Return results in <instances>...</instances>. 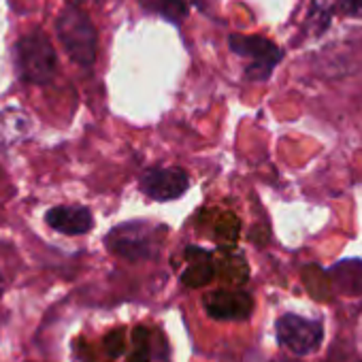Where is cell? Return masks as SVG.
I'll use <instances>...</instances> for the list:
<instances>
[{
    "mask_svg": "<svg viewBox=\"0 0 362 362\" xmlns=\"http://www.w3.org/2000/svg\"><path fill=\"white\" fill-rule=\"evenodd\" d=\"M337 9L347 18L362 20V0H337Z\"/></svg>",
    "mask_w": 362,
    "mask_h": 362,
    "instance_id": "obj_11",
    "label": "cell"
},
{
    "mask_svg": "<svg viewBox=\"0 0 362 362\" xmlns=\"http://www.w3.org/2000/svg\"><path fill=\"white\" fill-rule=\"evenodd\" d=\"M228 45L237 56L250 60L245 66V77L250 81H267L284 58V52L264 37L230 35Z\"/></svg>",
    "mask_w": 362,
    "mask_h": 362,
    "instance_id": "obj_4",
    "label": "cell"
},
{
    "mask_svg": "<svg viewBox=\"0 0 362 362\" xmlns=\"http://www.w3.org/2000/svg\"><path fill=\"white\" fill-rule=\"evenodd\" d=\"M211 277H214V267H211V264H207V260H203L199 267H192L190 271H186V273H184V281H186V284H190L192 288H201V286H205L207 281H211Z\"/></svg>",
    "mask_w": 362,
    "mask_h": 362,
    "instance_id": "obj_10",
    "label": "cell"
},
{
    "mask_svg": "<svg viewBox=\"0 0 362 362\" xmlns=\"http://www.w3.org/2000/svg\"><path fill=\"white\" fill-rule=\"evenodd\" d=\"M18 75L26 83L47 86L54 81L58 60L49 37L43 30H33L16 43Z\"/></svg>",
    "mask_w": 362,
    "mask_h": 362,
    "instance_id": "obj_2",
    "label": "cell"
},
{
    "mask_svg": "<svg viewBox=\"0 0 362 362\" xmlns=\"http://www.w3.org/2000/svg\"><path fill=\"white\" fill-rule=\"evenodd\" d=\"M105 349L109 351V356H119L122 349H124V337H122V330H113L111 334H107L105 339Z\"/></svg>",
    "mask_w": 362,
    "mask_h": 362,
    "instance_id": "obj_12",
    "label": "cell"
},
{
    "mask_svg": "<svg viewBox=\"0 0 362 362\" xmlns=\"http://www.w3.org/2000/svg\"><path fill=\"white\" fill-rule=\"evenodd\" d=\"M130 362H149V349H147V343L143 341L141 343V351H134Z\"/></svg>",
    "mask_w": 362,
    "mask_h": 362,
    "instance_id": "obj_13",
    "label": "cell"
},
{
    "mask_svg": "<svg viewBox=\"0 0 362 362\" xmlns=\"http://www.w3.org/2000/svg\"><path fill=\"white\" fill-rule=\"evenodd\" d=\"M277 339L290 351H294L298 356H307L320 347V343L324 339V328L315 320L286 313L277 320Z\"/></svg>",
    "mask_w": 362,
    "mask_h": 362,
    "instance_id": "obj_5",
    "label": "cell"
},
{
    "mask_svg": "<svg viewBox=\"0 0 362 362\" xmlns=\"http://www.w3.org/2000/svg\"><path fill=\"white\" fill-rule=\"evenodd\" d=\"M33 119L22 109L0 111V149H7L26 141L33 134Z\"/></svg>",
    "mask_w": 362,
    "mask_h": 362,
    "instance_id": "obj_9",
    "label": "cell"
},
{
    "mask_svg": "<svg viewBox=\"0 0 362 362\" xmlns=\"http://www.w3.org/2000/svg\"><path fill=\"white\" fill-rule=\"evenodd\" d=\"M45 222L62 235H86L94 226V216L88 207H54Z\"/></svg>",
    "mask_w": 362,
    "mask_h": 362,
    "instance_id": "obj_8",
    "label": "cell"
},
{
    "mask_svg": "<svg viewBox=\"0 0 362 362\" xmlns=\"http://www.w3.org/2000/svg\"><path fill=\"white\" fill-rule=\"evenodd\" d=\"M3 290H5V284H3V277H0V296H3Z\"/></svg>",
    "mask_w": 362,
    "mask_h": 362,
    "instance_id": "obj_14",
    "label": "cell"
},
{
    "mask_svg": "<svg viewBox=\"0 0 362 362\" xmlns=\"http://www.w3.org/2000/svg\"><path fill=\"white\" fill-rule=\"evenodd\" d=\"M56 35H58V41L62 43L64 52L69 54V58L75 64H79L83 69L94 66L98 37H96V28L86 11H81L75 5L64 7L56 18Z\"/></svg>",
    "mask_w": 362,
    "mask_h": 362,
    "instance_id": "obj_1",
    "label": "cell"
},
{
    "mask_svg": "<svg viewBox=\"0 0 362 362\" xmlns=\"http://www.w3.org/2000/svg\"><path fill=\"white\" fill-rule=\"evenodd\" d=\"M160 233L164 230L147 222H128L115 226L107 235L105 243L115 256H122L126 260H147L153 258L160 250Z\"/></svg>",
    "mask_w": 362,
    "mask_h": 362,
    "instance_id": "obj_3",
    "label": "cell"
},
{
    "mask_svg": "<svg viewBox=\"0 0 362 362\" xmlns=\"http://www.w3.org/2000/svg\"><path fill=\"white\" fill-rule=\"evenodd\" d=\"M190 186V177L184 168H149L143 173V177L139 179V188L145 197L158 201V203H166L173 199L184 197L186 190Z\"/></svg>",
    "mask_w": 362,
    "mask_h": 362,
    "instance_id": "obj_6",
    "label": "cell"
},
{
    "mask_svg": "<svg viewBox=\"0 0 362 362\" xmlns=\"http://www.w3.org/2000/svg\"><path fill=\"white\" fill-rule=\"evenodd\" d=\"M205 307L216 320H245L252 313V296L247 292L216 290L205 296Z\"/></svg>",
    "mask_w": 362,
    "mask_h": 362,
    "instance_id": "obj_7",
    "label": "cell"
}]
</instances>
